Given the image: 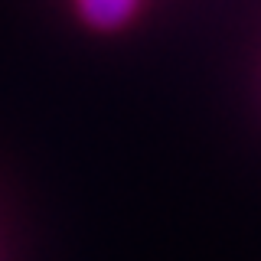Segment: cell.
<instances>
[{
    "instance_id": "6da1fadb",
    "label": "cell",
    "mask_w": 261,
    "mask_h": 261,
    "mask_svg": "<svg viewBox=\"0 0 261 261\" xmlns=\"http://www.w3.org/2000/svg\"><path fill=\"white\" fill-rule=\"evenodd\" d=\"M141 0H79V13L98 30H114L130 20Z\"/></svg>"
}]
</instances>
